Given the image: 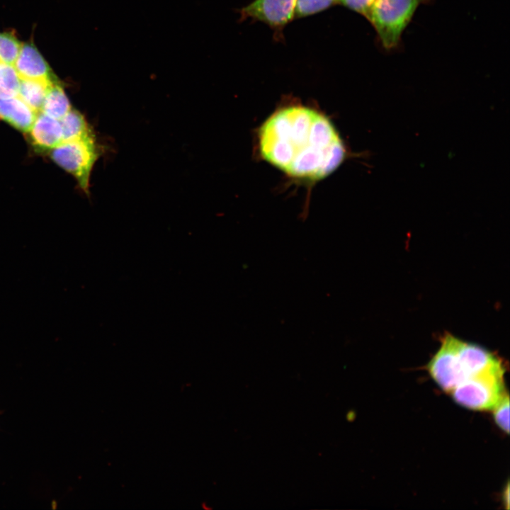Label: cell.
<instances>
[{"label":"cell","instance_id":"cell-9","mask_svg":"<svg viewBox=\"0 0 510 510\" xmlns=\"http://www.w3.org/2000/svg\"><path fill=\"white\" fill-rule=\"evenodd\" d=\"M38 113L31 109L18 96L0 98V119L24 132H28Z\"/></svg>","mask_w":510,"mask_h":510},{"label":"cell","instance_id":"cell-14","mask_svg":"<svg viewBox=\"0 0 510 510\" xmlns=\"http://www.w3.org/2000/svg\"><path fill=\"white\" fill-rule=\"evenodd\" d=\"M339 4V0H296L295 18L307 17Z\"/></svg>","mask_w":510,"mask_h":510},{"label":"cell","instance_id":"cell-6","mask_svg":"<svg viewBox=\"0 0 510 510\" xmlns=\"http://www.w3.org/2000/svg\"><path fill=\"white\" fill-rule=\"evenodd\" d=\"M296 0H254L239 10L240 21L251 18L261 21L274 31L277 39L283 38V30L295 18Z\"/></svg>","mask_w":510,"mask_h":510},{"label":"cell","instance_id":"cell-1","mask_svg":"<svg viewBox=\"0 0 510 510\" xmlns=\"http://www.w3.org/2000/svg\"><path fill=\"white\" fill-rule=\"evenodd\" d=\"M259 149L268 162L290 176L317 180L334 171L346 150L329 120L302 106L282 108L262 125Z\"/></svg>","mask_w":510,"mask_h":510},{"label":"cell","instance_id":"cell-3","mask_svg":"<svg viewBox=\"0 0 510 510\" xmlns=\"http://www.w3.org/2000/svg\"><path fill=\"white\" fill-rule=\"evenodd\" d=\"M431 0H375L367 20L373 26L381 46L396 49L402 35L420 5Z\"/></svg>","mask_w":510,"mask_h":510},{"label":"cell","instance_id":"cell-15","mask_svg":"<svg viewBox=\"0 0 510 510\" xmlns=\"http://www.w3.org/2000/svg\"><path fill=\"white\" fill-rule=\"evenodd\" d=\"M21 45L13 34L0 33V62L13 65Z\"/></svg>","mask_w":510,"mask_h":510},{"label":"cell","instance_id":"cell-12","mask_svg":"<svg viewBox=\"0 0 510 510\" xmlns=\"http://www.w3.org/2000/svg\"><path fill=\"white\" fill-rule=\"evenodd\" d=\"M62 142H67L93 135L84 115L71 109L61 120Z\"/></svg>","mask_w":510,"mask_h":510},{"label":"cell","instance_id":"cell-13","mask_svg":"<svg viewBox=\"0 0 510 510\" xmlns=\"http://www.w3.org/2000/svg\"><path fill=\"white\" fill-rule=\"evenodd\" d=\"M20 80L12 64L0 62V98L18 96Z\"/></svg>","mask_w":510,"mask_h":510},{"label":"cell","instance_id":"cell-8","mask_svg":"<svg viewBox=\"0 0 510 510\" xmlns=\"http://www.w3.org/2000/svg\"><path fill=\"white\" fill-rule=\"evenodd\" d=\"M28 132L33 144L40 150L52 149L62 142L60 123L42 112L37 114Z\"/></svg>","mask_w":510,"mask_h":510},{"label":"cell","instance_id":"cell-17","mask_svg":"<svg viewBox=\"0 0 510 510\" xmlns=\"http://www.w3.org/2000/svg\"><path fill=\"white\" fill-rule=\"evenodd\" d=\"M375 0H339V4L368 18Z\"/></svg>","mask_w":510,"mask_h":510},{"label":"cell","instance_id":"cell-5","mask_svg":"<svg viewBox=\"0 0 510 510\" xmlns=\"http://www.w3.org/2000/svg\"><path fill=\"white\" fill-rule=\"evenodd\" d=\"M100 153L95 137L91 135L62 142L52 149L51 157L59 166L72 174L79 187L89 194L91 173Z\"/></svg>","mask_w":510,"mask_h":510},{"label":"cell","instance_id":"cell-4","mask_svg":"<svg viewBox=\"0 0 510 510\" xmlns=\"http://www.w3.org/2000/svg\"><path fill=\"white\" fill-rule=\"evenodd\" d=\"M504 364L502 363L468 378L450 393L455 402L474 410H489L504 395Z\"/></svg>","mask_w":510,"mask_h":510},{"label":"cell","instance_id":"cell-2","mask_svg":"<svg viewBox=\"0 0 510 510\" xmlns=\"http://www.w3.org/2000/svg\"><path fill=\"white\" fill-rule=\"evenodd\" d=\"M502 363L497 356L484 347L446 333L426 368L438 385L450 392L465 380Z\"/></svg>","mask_w":510,"mask_h":510},{"label":"cell","instance_id":"cell-16","mask_svg":"<svg viewBox=\"0 0 510 510\" xmlns=\"http://www.w3.org/2000/svg\"><path fill=\"white\" fill-rule=\"evenodd\" d=\"M494 419L497 424L505 432L509 431V399L506 393L493 408Z\"/></svg>","mask_w":510,"mask_h":510},{"label":"cell","instance_id":"cell-7","mask_svg":"<svg viewBox=\"0 0 510 510\" xmlns=\"http://www.w3.org/2000/svg\"><path fill=\"white\" fill-rule=\"evenodd\" d=\"M13 66L20 79L47 82L56 81L49 64L32 43L21 45Z\"/></svg>","mask_w":510,"mask_h":510},{"label":"cell","instance_id":"cell-11","mask_svg":"<svg viewBox=\"0 0 510 510\" xmlns=\"http://www.w3.org/2000/svg\"><path fill=\"white\" fill-rule=\"evenodd\" d=\"M52 82L21 79L18 96L38 113L41 111L47 88Z\"/></svg>","mask_w":510,"mask_h":510},{"label":"cell","instance_id":"cell-10","mask_svg":"<svg viewBox=\"0 0 510 510\" xmlns=\"http://www.w3.org/2000/svg\"><path fill=\"white\" fill-rule=\"evenodd\" d=\"M71 109L69 99L61 85L57 81L52 82L47 88L40 112L60 120Z\"/></svg>","mask_w":510,"mask_h":510}]
</instances>
